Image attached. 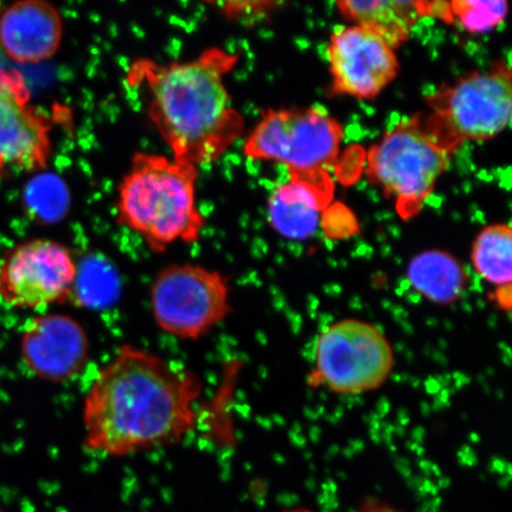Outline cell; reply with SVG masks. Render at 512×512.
I'll return each instance as SVG.
<instances>
[{"mask_svg":"<svg viewBox=\"0 0 512 512\" xmlns=\"http://www.w3.org/2000/svg\"><path fill=\"white\" fill-rule=\"evenodd\" d=\"M203 381L184 364L123 344L89 384L82 403V446L126 458L181 444L194 433Z\"/></svg>","mask_w":512,"mask_h":512,"instance_id":"1","label":"cell"},{"mask_svg":"<svg viewBox=\"0 0 512 512\" xmlns=\"http://www.w3.org/2000/svg\"><path fill=\"white\" fill-rule=\"evenodd\" d=\"M239 59L215 47L189 61L140 59L128 69L127 82L143 89L147 117L177 162L214 164L242 136L245 120L226 83Z\"/></svg>","mask_w":512,"mask_h":512,"instance_id":"2","label":"cell"},{"mask_svg":"<svg viewBox=\"0 0 512 512\" xmlns=\"http://www.w3.org/2000/svg\"><path fill=\"white\" fill-rule=\"evenodd\" d=\"M200 169L158 153L137 152L118 189L117 217L155 253L201 239L206 217L197 206Z\"/></svg>","mask_w":512,"mask_h":512,"instance_id":"3","label":"cell"},{"mask_svg":"<svg viewBox=\"0 0 512 512\" xmlns=\"http://www.w3.org/2000/svg\"><path fill=\"white\" fill-rule=\"evenodd\" d=\"M452 152L428 131L421 115L403 119L368 153L371 183L392 198L402 220L420 213L450 164Z\"/></svg>","mask_w":512,"mask_h":512,"instance_id":"4","label":"cell"},{"mask_svg":"<svg viewBox=\"0 0 512 512\" xmlns=\"http://www.w3.org/2000/svg\"><path fill=\"white\" fill-rule=\"evenodd\" d=\"M344 138L343 126L320 107L270 108L249 132L248 159L286 166L290 178H329Z\"/></svg>","mask_w":512,"mask_h":512,"instance_id":"5","label":"cell"},{"mask_svg":"<svg viewBox=\"0 0 512 512\" xmlns=\"http://www.w3.org/2000/svg\"><path fill=\"white\" fill-rule=\"evenodd\" d=\"M427 101L431 114L425 124L448 151L453 153L467 140L485 142L495 138L510 124V64L499 61L486 72H473L448 83Z\"/></svg>","mask_w":512,"mask_h":512,"instance_id":"6","label":"cell"},{"mask_svg":"<svg viewBox=\"0 0 512 512\" xmlns=\"http://www.w3.org/2000/svg\"><path fill=\"white\" fill-rule=\"evenodd\" d=\"M149 299L157 328L181 341H200L232 312V288L226 275L192 262L160 270L152 280Z\"/></svg>","mask_w":512,"mask_h":512,"instance_id":"7","label":"cell"},{"mask_svg":"<svg viewBox=\"0 0 512 512\" xmlns=\"http://www.w3.org/2000/svg\"><path fill=\"white\" fill-rule=\"evenodd\" d=\"M320 382L341 394H360L382 386L394 356L382 332L360 320H342L319 336L315 352Z\"/></svg>","mask_w":512,"mask_h":512,"instance_id":"8","label":"cell"},{"mask_svg":"<svg viewBox=\"0 0 512 512\" xmlns=\"http://www.w3.org/2000/svg\"><path fill=\"white\" fill-rule=\"evenodd\" d=\"M79 274L72 252L62 243L23 242L11 249L0 266V298L17 309L60 304L73 296Z\"/></svg>","mask_w":512,"mask_h":512,"instance_id":"9","label":"cell"},{"mask_svg":"<svg viewBox=\"0 0 512 512\" xmlns=\"http://www.w3.org/2000/svg\"><path fill=\"white\" fill-rule=\"evenodd\" d=\"M53 120L31 102L27 81L16 69H0V175L41 171L53 153Z\"/></svg>","mask_w":512,"mask_h":512,"instance_id":"10","label":"cell"},{"mask_svg":"<svg viewBox=\"0 0 512 512\" xmlns=\"http://www.w3.org/2000/svg\"><path fill=\"white\" fill-rule=\"evenodd\" d=\"M328 60L332 93L361 100L376 98L399 72L395 50L358 25L335 30L328 46Z\"/></svg>","mask_w":512,"mask_h":512,"instance_id":"11","label":"cell"},{"mask_svg":"<svg viewBox=\"0 0 512 512\" xmlns=\"http://www.w3.org/2000/svg\"><path fill=\"white\" fill-rule=\"evenodd\" d=\"M21 356L30 374L62 384L79 377L91 360V339L80 320L67 313L31 319L21 337Z\"/></svg>","mask_w":512,"mask_h":512,"instance_id":"12","label":"cell"},{"mask_svg":"<svg viewBox=\"0 0 512 512\" xmlns=\"http://www.w3.org/2000/svg\"><path fill=\"white\" fill-rule=\"evenodd\" d=\"M63 31L61 12L43 0L17 2L0 15V46L18 63L51 59L61 47Z\"/></svg>","mask_w":512,"mask_h":512,"instance_id":"13","label":"cell"},{"mask_svg":"<svg viewBox=\"0 0 512 512\" xmlns=\"http://www.w3.org/2000/svg\"><path fill=\"white\" fill-rule=\"evenodd\" d=\"M334 196L332 179L290 178L267 202V221L279 235L306 240L317 232L320 217Z\"/></svg>","mask_w":512,"mask_h":512,"instance_id":"14","label":"cell"},{"mask_svg":"<svg viewBox=\"0 0 512 512\" xmlns=\"http://www.w3.org/2000/svg\"><path fill=\"white\" fill-rule=\"evenodd\" d=\"M336 6L348 21L367 29L393 50L405 43L416 24L426 17L425 2L403 0H343Z\"/></svg>","mask_w":512,"mask_h":512,"instance_id":"15","label":"cell"},{"mask_svg":"<svg viewBox=\"0 0 512 512\" xmlns=\"http://www.w3.org/2000/svg\"><path fill=\"white\" fill-rule=\"evenodd\" d=\"M408 280L416 292L431 302L451 304L462 296L467 274L451 254L427 251L409 262Z\"/></svg>","mask_w":512,"mask_h":512,"instance_id":"16","label":"cell"},{"mask_svg":"<svg viewBox=\"0 0 512 512\" xmlns=\"http://www.w3.org/2000/svg\"><path fill=\"white\" fill-rule=\"evenodd\" d=\"M512 230L497 223L480 232L472 248V264L477 273L496 286L511 284Z\"/></svg>","mask_w":512,"mask_h":512,"instance_id":"17","label":"cell"},{"mask_svg":"<svg viewBox=\"0 0 512 512\" xmlns=\"http://www.w3.org/2000/svg\"><path fill=\"white\" fill-rule=\"evenodd\" d=\"M453 21L472 34H483L498 27L508 14V3L478 2V0H454L450 3Z\"/></svg>","mask_w":512,"mask_h":512,"instance_id":"18","label":"cell"},{"mask_svg":"<svg viewBox=\"0 0 512 512\" xmlns=\"http://www.w3.org/2000/svg\"><path fill=\"white\" fill-rule=\"evenodd\" d=\"M24 201L37 220L53 222L66 210L67 194L57 179L41 175L32 179L25 188Z\"/></svg>","mask_w":512,"mask_h":512,"instance_id":"19","label":"cell"},{"mask_svg":"<svg viewBox=\"0 0 512 512\" xmlns=\"http://www.w3.org/2000/svg\"><path fill=\"white\" fill-rule=\"evenodd\" d=\"M220 10L221 14L240 23H258L270 17L272 12L283 5L277 2H217L210 3Z\"/></svg>","mask_w":512,"mask_h":512,"instance_id":"20","label":"cell"},{"mask_svg":"<svg viewBox=\"0 0 512 512\" xmlns=\"http://www.w3.org/2000/svg\"><path fill=\"white\" fill-rule=\"evenodd\" d=\"M360 512H403L399 509L392 507L387 503L376 501V499H369V501L362 503Z\"/></svg>","mask_w":512,"mask_h":512,"instance_id":"21","label":"cell"},{"mask_svg":"<svg viewBox=\"0 0 512 512\" xmlns=\"http://www.w3.org/2000/svg\"><path fill=\"white\" fill-rule=\"evenodd\" d=\"M495 302L503 310L510 311L511 307V284L499 286L495 292Z\"/></svg>","mask_w":512,"mask_h":512,"instance_id":"22","label":"cell"},{"mask_svg":"<svg viewBox=\"0 0 512 512\" xmlns=\"http://www.w3.org/2000/svg\"><path fill=\"white\" fill-rule=\"evenodd\" d=\"M283 512H312V511L309 509L297 508V509L286 510Z\"/></svg>","mask_w":512,"mask_h":512,"instance_id":"23","label":"cell"},{"mask_svg":"<svg viewBox=\"0 0 512 512\" xmlns=\"http://www.w3.org/2000/svg\"><path fill=\"white\" fill-rule=\"evenodd\" d=\"M0 512H4V511L0 510Z\"/></svg>","mask_w":512,"mask_h":512,"instance_id":"24","label":"cell"},{"mask_svg":"<svg viewBox=\"0 0 512 512\" xmlns=\"http://www.w3.org/2000/svg\"><path fill=\"white\" fill-rule=\"evenodd\" d=\"M0 11H2V10H0Z\"/></svg>","mask_w":512,"mask_h":512,"instance_id":"25","label":"cell"}]
</instances>
